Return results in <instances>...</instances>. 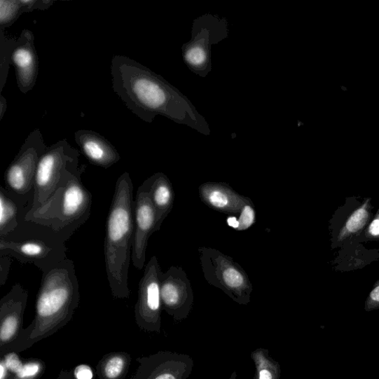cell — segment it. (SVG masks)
Returning a JSON list of instances; mask_svg holds the SVG:
<instances>
[{"mask_svg": "<svg viewBox=\"0 0 379 379\" xmlns=\"http://www.w3.org/2000/svg\"><path fill=\"white\" fill-rule=\"evenodd\" d=\"M112 89L127 109L140 120L152 123L161 115L204 135L211 128L192 102L164 78L125 56L111 60Z\"/></svg>", "mask_w": 379, "mask_h": 379, "instance_id": "1", "label": "cell"}, {"mask_svg": "<svg viewBox=\"0 0 379 379\" xmlns=\"http://www.w3.org/2000/svg\"><path fill=\"white\" fill-rule=\"evenodd\" d=\"M80 300L79 282L71 259L43 272L33 322L14 342L0 350V356L28 350L58 332L71 321Z\"/></svg>", "mask_w": 379, "mask_h": 379, "instance_id": "2", "label": "cell"}, {"mask_svg": "<svg viewBox=\"0 0 379 379\" xmlns=\"http://www.w3.org/2000/svg\"><path fill=\"white\" fill-rule=\"evenodd\" d=\"M134 185L128 172L117 179L106 221L104 254L112 296L128 299V272L135 237Z\"/></svg>", "mask_w": 379, "mask_h": 379, "instance_id": "3", "label": "cell"}, {"mask_svg": "<svg viewBox=\"0 0 379 379\" xmlns=\"http://www.w3.org/2000/svg\"><path fill=\"white\" fill-rule=\"evenodd\" d=\"M86 165L79 163L64 172L61 185L50 201L41 210L20 219L48 228L64 242L83 226L90 218L92 207V194L84 186L82 175Z\"/></svg>", "mask_w": 379, "mask_h": 379, "instance_id": "4", "label": "cell"}, {"mask_svg": "<svg viewBox=\"0 0 379 379\" xmlns=\"http://www.w3.org/2000/svg\"><path fill=\"white\" fill-rule=\"evenodd\" d=\"M0 255L34 265L42 273L68 259L65 242L54 231L20 219L15 231L0 238Z\"/></svg>", "mask_w": 379, "mask_h": 379, "instance_id": "5", "label": "cell"}, {"mask_svg": "<svg viewBox=\"0 0 379 379\" xmlns=\"http://www.w3.org/2000/svg\"><path fill=\"white\" fill-rule=\"evenodd\" d=\"M198 251L207 282L223 291L238 305L249 304L254 287L243 268L215 248L202 246Z\"/></svg>", "mask_w": 379, "mask_h": 379, "instance_id": "6", "label": "cell"}, {"mask_svg": "<svg viewBox=\"0 0 379 379\" xmlns=\"http://www.w3.org/2000/svg\"><path fill=\"white\" fill-rule=\"evenodd\" d=\"M79 158L80 152L67 139L60 140L48 148L37 165L33 203L25 216L41 210L53 198L61 185L64 172L79 163Z\"/></svg>", "mask_w": 379, "mask_h": 379, "instance_id": "7", "label": "cell"}, {"mask_svg": "<svg viewBox=\"0 0 379 379\" xmlns=\"http://www.w3.org/2000/svg\"><path fill=\"white\" fill-rule=\"evenodd\" d=\"M191 33V40L182 46V57L193 73L205 77L212 69V46L228 36V23L207 14L193 21Z\"/></svg>", "mask_w": 379, "mask_h": 379, "instance_id": "8", "label": "cell"}, {"mask_svg": "<svg viewBox=\"0 0 379 379\" xmlns=\"http://www.w3.org/2000/svg\"><path fill=\"white\" fill-rule=\"evenodd\" d=\"M48 148L41 130H33L6 169L4 179L7 191L20 195H28L34 191L37 165Z\"/></svg>", "mask_w": 379, "mask_h": 379, "instance_id": "9", "label": "cell"}, {"mask_svg": "<svg viewBox=\"0 0 379 379\" xmlns=\"http://www.w3.org/2000/svg\"><path fill=\"white\" fill-rule=\"evenodd\" d=\"M163 271L156 256H153L144 268L139 283L138 299L135 305V320L139 329L160 333L162 300L160 277Z\"/></svg>", "mask_w": 379, "mask_h": 379, "instance_id": "10", "label": "cell"}, {"mask_svg": "<svg viewBox=\"0 0 379 379\" xmlns=\"http://www.w3.org/2000/svg\"><path fill=\"white\" fill-rule=\"evenodd\" d=\"M163 310L177 322L186 319L193 309L194 295L191 281L181 267L172 266L162 273Z\"/></svg>", "mask_w": 379, "mask_h": 379, "instance_id": "11", "label": "cell"}, {"mask_svg": "<svg viewBox=\"0 0 379 379\" xmlns=\"http://www.w3.org/2000/svg\"><path fill=\"white\" fill-rule=\"evenodd\" d=\"M158 219L149 197L147 180L138 188L135 202V237L132 261L138 270L146 267V252L151 235L158 231Z\"/></svg>", "mask_w": 379, "mask_h": 379, "instance_id": "12", "label": "cell"}, {"mask_svg": "<svg viewBox=\"0 0 379 379\" xmlns=\"http://www.w3.org/2000/svg\"><path fill=\"white\" fill-rule=\"evenodd\" d=\"M137 361L139 368L130 379H188L194 367L191 356L167 350L137 358Z\"/></svg>", "mask_w": 379, "mask_h": 379, "instance_id": "13", "label": "cell"}, {"mask_svg": "<svg viewBox=\"0 0 379 379\" xmlns=\"http://www.w3.org/2000/svg\"><path fill=\"white\" fill-rule=\"evenodd\" d=\"M29 292L18 283L0 300V350L14 342L22 332Z\"/></svg>", "mask_w": 379, "mask_h": 379, "instance_id": "14", "label": "cell"}, {"mask_svg": "<svg viewBox=\"0 0 379 379\" xmlns=\"http://www.w3.org/2000/svg\"><path fill=\"white\" fill-rule=\"evenodd\" d=\"M11 65L15 69L18 88L27 94L36 85L39 74V58L32 32L22 30L13 48Z\"/></svg>", "mask_w": 379, "mask_h": 379, "instance_id": "15", "label": "cell"}, {"mask_svg": "<svg viewBox=\"0 0 379 379\" xmlns=\"http://www.w3.org/2000/svg\"><path fill=\"white\" fill-rule=\"evenodd\" d=\"M202 202L213 210L228 214H239L251 199L234 191L226 182L207 181L199 187Z\"/></svg>", "mask_w": 379, "mask_h": 379, "instance_id": "16", "label": "cell"}, {"mask_svg": "<svg viewBox=\"0 0 379 379\" xmlns=\"http://www.w3.org/2000/svg\"><path fill=\"white\" fill-rule=\"evenodd\" d=\"M74 139L82 153L94 165L108 169L121 160L112 144L94 130H78Z\"/></svg>", "mask_w": 379, "mask_h": 379, "instance_id": "17", "label": "cell"}, {"mask_svg": "<svg viewBox=\"0 0 379 379\" xmlns=\"http://www.w3.org/2000/svg\"><path fill=\"white\" fill-rule=\"evenodd\" d=\"M33 199L11 193L0 186V238L7 237L18 228L22 214L29 211Z\"/></svg>", "mask_w": 379, "mask_h": 379, "instance_id": "18", "label": "cell"}, {"mask_svg": "<svg viewBox=\"0 0 379 379\" xmlns=\"http://www.w3.org/2000/svg\"><path fill=\"white\" fill-rule=\"evenodd\" d=\"M146 180L149 197L158 214V230H160L163 221L172 211L175 200L174 191L172 181L163 173H156Z\"/></svg>", "mask_w": 379, "mask_h": 379, "instance_id": "19", "label": "cell"}, {"mask_svg": "<svg viewBox=\"0 0 379 379\" xmlns=\"http://www.w3.org/2000/svg\"><path fill=\"white\" fill-rule=\"evenodd\" d=\"M132 358L126 352H112L98 362L96 373L99 379H125Z\"/></svg>", "mask_w": 379, "mask_h": 379, "instance_id": "20", "label": "cell"}, {"mask_svg": "<svg viewBox=\"0 0 379 379\" xmlns=\"http://www.w3.org/2000/svg\"><path fill=\"white\" fill-rule=\"evenodd\" d=\"M251 357L255 365L254 379H280V364L273 359L266 348H257L251 352Z\"/></svg>", "mask_w": 379, "mask_h": 379, "instance_id": "21", "label": "cell"}, {"mask_svg": "<svg viewBox=\"0 0 379 379\" xmlns=\"http://www.w3.org/2000/svg\"><path fill=\"white\" fill-rule=\"evenodd\" d=\"M16 38H9L4 30L0 29V92L2 93L6 84L13 48Z\"/></svg>", "mask_w": 379, "mask_h": 379, "instance_id": "22", "label": "cell"}, {"mask_svg": "<svg viewBox=\"0 0 379 379\" xmlns=\"http://www.w3.org/2000/svg\"><path fill=\"white\" fill-rule=\"evenodd\" d=\"M25 13L22 0L0 1V29L5 30L14 24Z\"/></svg>", "mask_w": 379, "mask_h": 379, "instance_id": "23", "label": "cell"}, {"mask_svg": "<svg viewBox=\"0 0 379 379\" xmlns=\"http://www.w3.org/2000/svg\"><path fill=\"white\" fill-rule=\"evenodd\" d=\"M256 221V213L252 200L247 203L237 215L229 216L226 220L227 225L237 231H244L251 228Z\"/></svg>", "mask_w": 379, "mask_h": 379, "instance_id": "24", "label": "cell"}, {"mask_svg": "<svg viewBox=\"0 0 379 379\" xmlns=\"http://www.w3.org/2000/svg\"><path fill=\"white\" fill-rule=\"evenodd\" d=\"M46 371L43 361L37 359L25 360L22 368L9 379H41Z\"/></svg>", "mask_w": 379, "mask_h": 379, "instance_id": "25", "label": "cell"}, {"mask_svg": "<svg viewBox=\"0 0 379 379\" xmlns=\"http://www.w3.org/2000/svg\"><path fill=\"white\" fill-rule=\"evenodd\" d=\"M368 218V214L365 208H359L351 215L347 222L346 228L350 232H357L366 223Z\"/></svg>", "mask_w": 379, "mask_h": 379, "instance_id": "26", "label": "cell"}, {"mask_svg": "<svg viewBox=\"0 0 379 379\" xmlns=\"http://www.w3.org/2000/svg\"><path fill=\"white\" fill-rule=\"evenodd\" d=\"M1 361L11 374L18 373L24 364V361L20 359L16 352H8L2 357Z\"/></svg>", "mask_w": 379, "mask_h": 379, "instance_id": "27", "label": "cell"}, {"mask_svg": "<svg viewBox=\"0 0 379 379\" xmlns=\"http://www.w3.org/2000/svg\"><path fill=\"white\" fill-rule=\"evenodd\" d=\"M25 13L32 12L35 10L45 11L53 6V0H22Z\"/></svg>", "mask_w": 379, "mask_h": 379, "instance_id": "28", "label": "cell"}, {"mask_svg": "<svg viewBox=\"0 0 379 379\" xmlns=\"http://www.w3.org/2000/svg\"><path fill=\"white\" fill-rule=\"evenodd\" d=\"M12 257L0 255V286H4L8 280L12 264Z\"/></svg>", "mask_w": 379, "mask_h": 379, "instance_id": "29", "label": "cell"}, {"mask_svg": "<svg viewBox=\"0 0 379 379\" xmlns=\"http://www.w3.org/2000/svg\"><path fill=\"white\" fill-rule=\"evenodd\" d=\"M74 374L77 379H92L94 377L92 370L87 364L76 366Z\"/></svg>", "mask_w": 379, "mask_h": 379, "instance_id": "30", "label": "cell"}, {"mask_svg": "<svg viewBox=\"0 0 379 379\" xmlns=\"http://www.w3.org/2000/svg\"><path fill=\"white\" fill-rule=\"evenodd\" d=\"M6 111L7 101L6 99L3 95H1V97H0V120H3Z\"/></svg>", "mask_w": 379, "mask_h": 379, "instance_id": "31", "label": "cell"}, {"mask_svg": "<svg viewBox=\"0 0 379 379\" xmlns=\"http://www.w3.org/2000/svg\"><path fill=\"white\" fill-rule=\"evenodd\" d=\"M56 379H77L74 373L68 371H61Z\"/></svg>", "mask_w": 379, "mask_h": 379, "instance_id": "32", "label": "cell"}, {"mask_svg": "<svg viewBox=\"0 0 379 379\" xmlns=\"http://www.w3.org/2000/svg\"><path fill=\"white\" fill-rule=\"evenodd\" d=\"M370 232L374 236L379 235V219H376L372 222L370 226Z\"/></svg>", "mask_w": 379, "mask_h": 379, "instance_id": "33", "label": "cell"}, {"mask_svg": "<svg viewBox=\"0 0 379 379\" xmlns=\"http://www.w3.org/2000/svg\"><path fill=\"white\" fill-rule=\"evenodd\" d=\"M229 379H237V371H233L231 373Z\"/></svg>", "mask_w": 379, "mask_h": 379, "instance_id": "34", "label": "cell"}]
</instances>
